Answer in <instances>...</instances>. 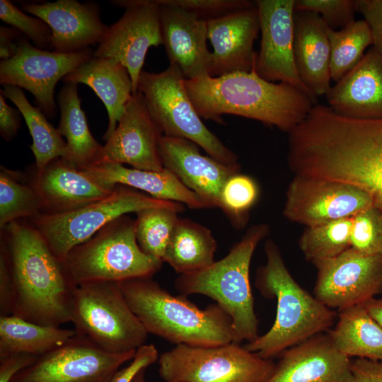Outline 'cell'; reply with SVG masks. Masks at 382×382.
<instances>
[{
	"label": "cell",
	"mask_w": 382,
	"mask_h": 382,
	"mask_svg": "<svg viewBox=\"0 0 382 382\" xmlns=\"http://www.w3.org/2000/svg\"><path fill=\"white\" fill-rule=\"evenodd\" d=\"M292 168L357 187L382 210V120L351 119L317 105L299 130Z\"/></svg>",
	"instance_id": "6da1fadb"
},
{
	"label": "cell",
	"mask_w": 382,
	"mask_h": 382,
	"mask_svg": "<svg viewBox=\"0 0 382 382\" xmlns=\"http://www.w3.org/2000/svg\"><path fill=\"white\" fill-rule=\"evenodd\" d=\"M13 281L12 314L37 324L59 327L71 321L75 289L62 262L31 223L18 220L3 229Z\"/></svg>",
	"instance_id": "7a4b0ae2"
},
{
	"label": "cell",
	"mask_w": 382,
	"mask_h": 382,
	"mask_svg": "<svg viewBox=\"0 0 382 382\" xmlns=\"http://www.w3.org/2000/svg\"><path fill=\"white\" fill-rule=\"evenodd\" d=\"M185 85L202 118L224 123L223 115H233L288 134L316 104V100L290 84L260 77L254 67L250 72L185 79Z\"/></svg>",
	"instance_id": "3957f363"
},
{
	"label": "cell",
	"mask_w": 382,
	"mask_h": 382,
	"mask_svg": "<svg viewBox=\"0 0 382 382\" xmlns=\"http://www.w3.org/2000/svg\"><path fill=\"white\" fill-rule=\"evenodd\" d=\"M265 253L266 263L257 270L255 284L263 296L276 299V318L266 333L244 347L271 359L311 337L327 332L334 323L336 313L294 280L274 241H266Z\"/></svg>",
	"instance_id": "277c9868"
},
{
	"label": "cell",
	"mask_w": 382,
	"mask_h": 382,
	"mask_svg": "<svg viewBox=\"0 0 382 382\" xmlns=\"http://www.w3.org/2000/svg\"><path fill=\"white\" fill-rule=\"evenodd\" d=\"M117 284L148 333L175 345L214 347L233 342L231 318L217 303L200 309L184 296L172 295L151 277Z\"/></svg>",
	"instance_id": "5b68a950"
},
{
	"label": "cell",
	"mask_w": 382,
	"mask_h": 382,
	"mask_svg": "<svg viewBox=\"0 0 382 382\" xmlns=\"http://www.w3.org/2000/svg\"><path fill=\"white\" fill-rule=\"evenodd\" d=\"M269 233L267 224L253 225L224 257L175 280L176 290L183 295L202 294L216 301L231 318L233 342L238 344L259 336L249 272L255 250Z\"/></svg>",
	"instance_id": "8992f818"
},
{
	"label": "cell",
	"mask_w": 382,
	"mask_h": 382,
	"mask_svg": "<svg viewBox=\"0 0 382 382\" xmlns=\"http://www.w3.org/2000/svg\"><path fill=\"white\" fill-rule=\"evenodd\" d=\"M62 262L76 286L151 277L163 264L140 248L135 219L127 215L113 220L89 240L74 248Z\"/></svg>",
	"instance_id": "52a82bcc"
},
{
	"label": "cell",
	"mask_w": 382,
	"mask_h": 382,
	"mask_svg": "<svg viewBox=\"0 0 382 382\" xmlns=\"http://www.w3.org/2000/svg\"><path fill=\"white\" fill-rule=\"evenodd\" d=\"M71 322L77 335L112 354L136 351L145 344L149 334L117 282L78 285L73 297Z\"/></svg>",
	"instance_id": "ba28073f"
},
{
	"label": "cell",
	"mask_w": 382,
	"mask_h": 382,
	"mask_svg": "<svg viewBox=\"0 0 382 382\" xmlns=\"http://www.w3.org/2000/svg\"><path fill=\"white\" fill-rule=\"evenodd\" d=\"M185 80L179 68L173 64L159 73L142 71L137 91L164 136L190 140L219 161L239 164L237 155L202 122L189 96Z\"/></svg>",
	"instance_id": "9c48e42d"
},
{
	"label": "cell",
	"mask_w": 382,
	"mask_h": 382,
	"mask_svg": "<svg viewBox=\"0 0 382 382\" xmlns=\"http://www.w3.org/2000/svg\"><path fill=\"white\" fill-rule=\"evenodd\" d=\"M166 382H265L275 364L241 344L214 347L177 345L159 356Z\"/></svg>",
	"instance_id": "30bf717a"
},
{
	"label": "cell",
	"mask_w": 382,
	"mask_h": 382,
	"mask_svg": "<svg viewBox=\"0 0 382 382\" xmlns=\"http://www.w3.org/2000/svg\"><path fill=\"white\" fill-rule=\"evenodd\" d=\"M183 204L157 199L125 185H117L108 197L77 209L43 214L30 223L40 233L50 250L62 261L76 246L87 241L113 220L130 212L154 207Z\"/></svg>",
	"instance_id": "8fae6325"
},
{
	"label": "cell",
	"mask_w": 382,
	"mask_h": 382,
	"mask_svg": "<svg viewBox=\"0 0 382 382\" xmlns=\"http://www.w3.org/2000/svg\"><path fill=\"white\" fill-rule=\"evenodd\" d=\"M93 53L90 48L71 53L42 50L22 37L16 54L0 62V83L28 91L37 108L52 118L57 114L56 84L90 59Z\"/></svg>",
	"instance_id": "7c38bea8"
},
{
	"label": "cell",
	"mask_w": 382,
	"mask_h": 382,
	"mask_svg": "<svg viewBox=\"0 0 382 382\" xmlns=\"http://www.w3.org/2000/svg\"><path fill=\"white\" fill-rule=\"evenodd\" d=\"M136 351L110 353L76 334L37 357L11 382H109L120 366L134 358Z\"/></svg>",
	"instance_id": "4fadbf2b"
},
{
	"label": "cell",
	"mask_w": 382,
	"mask_h": 382,
	"mask_svg": "<svg viewBox=\"0 0 382 382\" xmlns=\"http://www.w3.org/2000/svg\"><path fill=\"white\" fill-rule=\"evenodd\" d=\"M371 206V197L354 185L294 175L286 190L283 215L291 221L311 227L352 217Z\"/></svg>",
	"instance_id": "5bb4252c"
},
{
	"label": "cell",
	"mask_w": 382,
	"mask_h": 382,
	"mask_svg": "<svg viewBox=\"0 0 382 382\" xmlns=\"http://www.w3.org/2000/svg\"><path fill=\"white\" fill-rule=\"evenodd\" d=\"M125 8L122 16L108 29L93 51V57L111 58L128 71L133 94L137 92L138 81L148 50L162 45L159 5L156 0L112 1Z\"/></svg>",
	"instance_id": "9a60e30c"
},
{
	"label": "cell",
	"mask_w": 382,
	"mask_h": 382,
	"mask_svg": "<svg viewBox=\"0 0 382 382\" xmlns=\"http://www.w3.org/2000/svg\"><path fill=\"white\" fill-rule=\"evenodd\" d=\"M314 265V296L330 309L364 304L382 292V255H364L349 248Z\"/></svg>",
	"instance_id": "2e32d148"
},
{
	"label": "cell",
	"mask_w": 382,
	"mask_h": 382,
	"mask_svg": "<svg viewBox=\"0 0 382 382\" xmlns=\"http://www.w3.org/2000/svg\"><path fill=\"white\" fill-rule=\"evenodd\" d=\"M295 0H257L261 41L254 69L270 82H283L304 92L317 101L303 83L294 54Z\"/></svg>",
	"instance_id": "e0dca14e"
},
{
	"label": "cell",
	"mask_w": 382,
	"mask_h": 382,
	"mask_svg": "<svg viewBox=\"0 0 382 382\" xmlns=\"http://www.w3.org/2000/svg\"><path fill=\"white\" fill-rule=\"evenodd\" d=\"M163 136L137 91L126 104L117 127L93 166L126 163L139 170L161 171L164 167L159 145Z\"/></svg>",
	"instance_id": "ac0fdd59"
},
{
	"label": "cell",
	"mask_w": 382,
	"mask_h": 382,
	"mask_svg": "<svg viewBox=\"0 0 382 382\" xmlns=\"http://www.w3.org/2000/svg\"><path fill=\"white\" fill-rule=\"evenodd\" d=\"M159 150L163 167L204 200L209 208L218 207L224 184L240 172V164L229 165L204 156L196 144L183 138L163 135Z\"/></svg>",
	"instance_id": "d6986e66"
},
{
	"label": "cell",
	"mask_w": 382,
	"mask_h": 382,
	"mask_svg": "<svg viewBox=\"0 0 382 382\" xmlns=\"http://www.w3.org/2000/svg\"><path fill=\"white\" fill-rule=\"evenodd\" d=\"M280 356L265 382H354L349 357L336 348L329 332L311 337Z\"/></svg>",
	"instance_id": "ffe728a7"
},
{
	"label": "cell",
	"mask_w": 382,
	"mask_h": 382,
	"mask_svg": "<svg viewBox=\"0 0 382 382\" xmlns=\"http://www.w3.org/2000/svg\"><path fill=\"white\" fill-rule=\"evenodd\" d=\"M22 10L44 21L52 30V50L61 53L81 51L100 43L108 26L101 21L96 2L76 0L23 3Z\"/></svg>",
	"instance_id": "44dd1931"
},
{
	"label": "cell",
	"mask_w": 382,
	"mask_h": 382,
	"mask_svg": "<svg viewBox=\"0 0 382 382\" xmlns=\"http://www.w3.org/2000/svg\"><path fill=\"white\" fill-rule=\"evenodd\" d=\"M158 5L162 45L170 64L177 66L187 80L209 75L207 22L179 7Z\"/></svg>",
	"instance_id": "7402d4cb"
},
{
	"label": "cell",
	"mask_w": 382,
	"mask_h": 382,
	"mask_svg": "<svg viewBox=\"0 0 382 382\" xmlns=\"http://www.w3.org/2000/svg\"><path fill=\"white\" fill-rule=\"evenodd\" d=\"M207 22L208 40L213 48L209 76L251 71L257 56L254 42L260 32L255 4Z\"/></svg>",
	"instance_id": "603a6c76"
},
{
	"label": "cell",
	"mask_w": 382,
	"mask_h": 382,
	"mask_svg": "<svg viewBox=\"0 0 382 382\" xmlns=\"http://www.w3.org/2000/svg\"><path fill=\"white\" fill-rule=\"evenodd\" d=\"M29 181L39 196L41 215L77 209L108 197L115 187L98 183L62 157L35 170Z\"/></svg>",
	"instance_id": "cb8c5ba5"
},
{
	"label": "cell",
	"mask_w": 382,
	"mask_h": 382,
	"mask_svg": "<svg viewBox=\"0 0 382 382\" xmlns=\"http://www.w3.org/2000/svg\"><path fill=\"white\" fill-rule=\"evenodd\" d=\"M336 114L355 120H382V54L371 47L326 93Z\"/></svg>",
	"instance_id": "d4e9b609"
},
{
	"label": "cell",
	"mask_w": 382,
	"mask_h": 382,
	"mask_svg": "<svg viewBox=\"0 0 382 382\" xmlns=\"http://www.w3.org/2000/svg\"><path fill=\"white\" fill-rule=\"evenodd\" d=\"M329 27L317 13L294 11V54L298 74L315 96L326 95L330 86Z\"/></svg>",
	"instance_id": "484cf974"
},
{
	"label": "cell",
	"mask_w": 382,
	"mask_h": 382,
	"mask_svg": "<svg viewBox=\"0 0 382 382\" xmlns=\"http://www.w3.org/2000/svg\"><path fill=\"white\" fill-rule=\"evenodd\" d=\"M81 170L105 186L125 185L157 199L179 202L191 209L209 208L204 200L165 168L161 171H151L106 163Z\"/></svg>",
	"instance_id": "4316f807"
},
{
	"label": "cell",
	"mask_w": 382,
	"mask_h": 382,
	"mask_svg": "<svg viewBox=\"0 0 382 382\" xmlns=\"http://www.w3.org/2000/svg\"><path fill=\"white\" fill-rule=\"evenodd\" d=\"M63 80L66 83L87 85L102 100L108 115V125L103 135V139L107 141L133 94L127 69L115 59L92 57Z\"/></svg>",
	"instance_id": "83f0119b"
},
{
	"label": "cell",
	"mask_w": 382,
	"mask_h": 382,
	"mask_svg": "<svg viewBox=\"0 0 382 382\" xmlns=\"http://www.w3.org/2000/svg\"><path fill=\"white\" fill-rule=\"evenodd\" d=\"M57 101L60 120L57 129L66 140L63 158L79 169L93 166L103 146L89 129L85 112L81 107L77 84L66 83L57 96Z\"/></svg>",
	"instance_id": "f1b7e54d"
},
{
	"label": "cell",
	"mask_w": 382,
	"mask_h": 382,
	"mask_svg": "<svg viewBox=\"0 0 382 382\" xmlns=\"http://www.w3.org/2000/svg\"><path fill=\"white\" fill-rule=\"evenodd\" d=\"M329 334L336 348L346 356L382 361V328L364 304L340 311L337 323Z\"/></svg>",
	"instance_id": "f546056e"
},
{
	"label": "cell",
	"mask_w": 382,
	"mask_h": 382,
	"mask_svg": "<svg viewBox=\"0 0 382 382\" xmlns=\"http://www.w3.org/2000/svg\"><path fill=\"white\" fill-rule=\"evenodd\" d=\"M216 240L207 227L179 218L163 259L179 274L202 270L214 260Z\"/></svg>",
	"instance_id": "4dcf8cb0"
},
{
	"label": "cell",
	"mask_w": 382,
	"mask_h": 382,
	"mask_svg": "<svg viewBox=\"0 0 382 382\" xmlns=\"http://www.w3.org/2000/svg\"><path fill=\"white\" fill-rule=\"evenodd\" d=\"M76 335L64 329L33 323L14 315L0 317V358L27 353L40 357Z\"/></svg>",
	"instance_id": "1f68e13d"
},
{
	"label": "cell",
	"mask_w": 382,
	"mask_h": 382,
	"mask_svg": "<svg viewBox=\"0 0 382 382\" xmlns=\"http://www.w3.org/2000/svg\"><path fill=\"white\" fill-rule=\"evenodd\" d=\"M0 92L20 111L28 126L33 142L30 149L35 160V170H42L54 159L65 156L66 142L47 120L42 110L32 105L21 88L5 85Z\"/></svg>",
	"instance_id": "d6a6232c"
},
{
	"label": "cell",
	"mask_w": 382,
	"mask_h": 382,
	"mask_svg": "<svg viewBox=\"0 0 382 382\" xmlns=\"http://www.w3.org/2000/svg\"><path fill=\"white\" fill-rule=\"evenodd\" d=\"M185 206L154 207L136 213V237L144 253L163 262L166 250Z\"/></svg>",
	"instance_id": "836d02e7"
},
{
	"label": "cell",
	"mask_w": 382,
	"mask_h": 382,
	"mask_svg": "<svg viewBox=\"0 0 382 382\" xmlns=\"http://www.w3.org/2000/svg\"><path fill=\"white\" fill-rule=\"evenodd\" d=\"M42 214L39 196L21 175L1 166L0 228L21 219H35Z\"/></svg>",
	"instance_id": "e575fe53"
},
{
	"label": "cell",
	"mask_w": 382,
	"mask_h": 382,
	"mask_svg": "<svg viewBox=\"0 0 382 382\" xmlns=\"http://www.w3.org/2000/svg\"><path fill=\"white\" fill-rule=\"evenodd\" d=\"M330 46V76L337 82L363 57L373 44L370 28L364 20L354 21L339 30H328Z\"/></svg>",
	"instance_id": "d590c367"
},
{
	"label": "cell",
	"mask_w": 382,
	"mask_h": 382,
	"mask_svg": "<svg viewBox=\"0 0 382 382\" xmlns=\"http://www.w3.org/2000/svg\"><path fill=\"white\" fill-rule=\"evenodd\" d=\"M352 217L306 227L299 241L305 257L316 264L337 256L349 248Z\"/></svg>",
	"instance_id": "8d00e7d4"
},
{
	"label": "cell",
	"mask_w": 382,
	"mask_h": 382,
	"mask_svg": "<svg viewBox=\"0 0 382 382\" xmlns=\"http://www.w3.org/2000/svg\"><path fill=\"white\" fill-rule=\"evenodd\" d=\"M259 187L256 181L247 175L237 173L224 184L218 207L236 228H243L251 208L259 197Z\"/></svg>",
	"instance_id": "74e56055"
},
{
	"label": "cell",
	"mask_w": 382,
	"mask_h": 382,
	"mask_svg": "<svg viewBox=\"0 0 382 382\" xmlns=\"http://www.w3.org/2000/svg\"><path fill=\"white\" fill-rule=\"evenodd\" d=\"M349 248L364 255H382V210L371 206L352 216Z\"/></svg>",
	"instance_id": "f35d334b"
},
{
	"label": "cell",
	"mask_w": 382,
	"mask_h": 382,
	"mask_svg": "<svg viewBox=\"0 0 382 382\" xmlns=\"http://www.w3.org/2000/svg\"><path fill=\"white\" fill-rule=\"evenodd\" d=\"M0 18L30 38L35 47L52 50V30L42 19L33 18L16 6L11 1H0Z\"/></svg>",
	"instance_id": "ab89813d"
},
{
	"label": "cell",
	"mask_w": 382,
	"mask_h": 382,
	"mask_svg": "<svg viewBox=\"0 0 382 382\" xmlns=\"http://www.w3.org/2000/svg\"><path fill=\"white\" fill-rule=\"evenodd\" d=\"M294 11H310L318 14L327 25L342 29L355 20L354 0H295Z\"/></svg>",
	"instance_id": "60d3db41"
},
{
	"label": "cell",
	"mask_w": 382,
	"mask_h": 382,
	"mask_svg": "<svg viewBox=\"0 0 382 382\" xmlns=\"http://www.w3.org/2000/svg\"><path fill=\"white\" fill-rule=\"evenodd\" d=\"M160 4L179 7L208 21L255 6L248 0H156Z\"/></svg>",
	"instance_id": "b9f144b4"
},
{
	"label": "cell",
	"mask_w": 382,
	"mask_h": 382,
	"mask_svg": "<svg viewBox=\"0 0 382 382\" xmlns=\"http://www.w3.org/2000/svg\"><path fill=\"white\" fill-rule=\"evenodd\" d=\"M158 358L156 347L153 344H144L137 349L132 362L125 368L116 371L109 382H132L142 369L154 364Z\"/></svg>",
	"instance_id": "7bdbcfd3"
},
{
	"label": "cell",
	"mask_w": 382,
	"mask_h": 382,
	"mask_svg": "<svg viewBox=\"0 0 382 382\" xmlns=\"http://www.w3.org/2000/svg\"><path fill=\"white\" fill-rule=\"evenodd\" d=\"M354 6L370 28L373 47L382 54V0H354Z\"/></svg>",
	"instance_id": "ee69618b"
},
{
	"label": "cell",
	"mask_w": 382,
	"mask_h": 382,
	"mask_svg": "<svg viewBox=\"0 0 382 382\" xmlns=\"http://www.w3.org/2000/svg\"><path fill=\"white\" fill-rule=\"evenodd\" d=\"M13 281L8 258L2 244L0 247V313L1 316L12 314Z\"/></svg>",
	"instance_id": "f6af8a7d"
},
{
	"label": "cell",
	"mask_w": 382,
	"mask_h": 382,
	"mask_svg": "<svg viewBox=\"0 0 382 382\" xmlns=\"http://www.w3.org/2000/svg\"><path fill=\"white\" fill-rule=\"evenodd\" d=\"M6 97L0 92V133L6 141L17 134L21 125L20 111L7 104Z\"/></svg>",
	"instance_id": "bcb514c9"
},
{
	"label": "cell",
	"mask_w": 382,
	"mask_h": 382,
	"mask_svg": "<svg viewBox=\"0 0 382 382\" xmlns=\"http://www.w3.org/2000/svg\"><path fill=\"white\" fill-rule=\"evenodd\" d=\"M37 356L27 354H13L0 358V382H11L15 375L32 364Z\"/></svg>",
	"instance_id": "7dc6e473"
},
{
	"label": "cell",
	"mask_w": 382,
	"mask_h": 382,
	"mask_svg": "<svg viewBox=\"0 0 382 382\" xmlns=\"http://www.w3.org/2000/svg\"><path fill=\"white\" fill-rule=\"evenodd\" d=\"M351 369L354 382H382V361L357 358Z\"/></svg>",
	"instance_id": "c3c4849f"
},
{
	"label": "cell",
	"mask_w": 382,
	"mask_h": 382,
	"mask_svg": "<svg viewBox=\"0 0 382 382\" xmlns=\"http://www.w3.org/2000/svg\"><path fill=\"white\" fill-rule=\"evenodd\" d=\"M22 33L14 28L0 26V58L6 60L17 52ZM23 37V36H22Z\"/></svg>",
	"instance_id": "681fc988"
},
{
	"label": "cell",
	"mask_w": 382,
	"mask_h": 382,
	"mask_svg": "<svg viewBox=\"0 0 382 382\" xmlns=\"http://www.w3.org/2000/svg\"><path fill=\"white\" fill-rule=\"evenodd\" d=\"M364 306L371 317L382 328V297L371 299Z\"/></svg>",
	"instance_id": "f907efd6"
},
{
	"label": "cell",
	"mask_w": 382,
	"mask_h": 382,
	"mask_svg": "<svg viewBox=\"0 0 382 382\" xmlns=\"http://www.w3.org/2000/svg\"><path fill=\"white\" fill-rule=\"evenodd\" d=\"M145 370L142 369L134 378L132 382H146L145 379Z\"/></svg>",
	"instance_id": "816d5d0a"
}]
</instances>
